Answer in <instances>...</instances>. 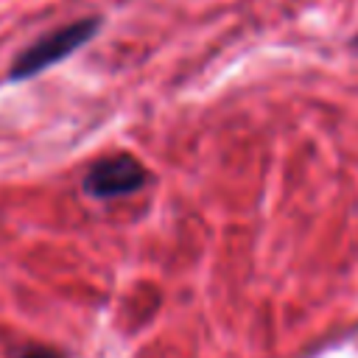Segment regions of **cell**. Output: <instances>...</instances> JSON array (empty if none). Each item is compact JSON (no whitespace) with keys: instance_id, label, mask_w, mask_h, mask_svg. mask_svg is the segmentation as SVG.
<instances>
[{"instance_id":"7a4b0ae2","label":"cell","mask_w":358,"mask_h":358,"mask_svg":"<svg viewBox=\"0 0 358 358\" xmlns=\"http://www.w3.org/2000/svg\"><path fill=\"white\" fill-rule=\"evenodd\" d=\"M145 182H148V171L137 157L115 154L92 162V168L84 176V190L92 199H117L137 193L140 187H145Z\"/></svg>"},{"instance_id":"6da1fadb","label":"cell","mask_w":358,"mask_h":358,"mask_svg":"<svg viewBox=\"0 0 358 358\" xmlns=\"http://www.w3.org/2000/svg\"><path fill=\"white\" fill-rule=\"evenodd\" d=\"M101 17H81L76 22H67L45 36H39L36 42H31L25 50H20V56L14 59L11 70H8V78L11 81H25V78H34L50 67H56L59 62L70 59L78 48H84L101 28Z\"/></svg>"},{"instance_id":"3957f363","label":"cell","mask_w":358,"mask_h":358,"mask_svg":"<svg viewBox=\"0 0 358 358\" xmlns=\"http://www.w3.org/2000/svg\"><path fill=\"white\" fill-rule=\"evenodd\" d=\"M17 358H64V355L53 347H45V344H28Z\"/></svg>"}]
</instances>
